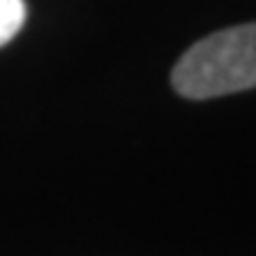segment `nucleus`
Returning <instances> with one entry per match:
<instances>
[{
	"instance_id": "f257e3e1",
	"label": "nucleus",
	"mask_w": 256,
	"mask_h": 256,
	"mask_svg": "<svg viewBox=\"0 0 256 256\" xmlns=\"http://www.w3.org/2000/svg\"><path fill=\"white\" fill-rule=\"evenodd\" d=\"M171 81L190 100L256 88V24L223 28L194 43L178 60Z\"/></svg>"
},
{
	"instance_id": "f03ea898",
	"label": "nucleus",
	"mask_w": 256,
	"mask_h": 256,
	"mask_svg": "<svg viewBox=\"0 0 256 256\" xmlns=\"http://www.w3.org/2000/svg\"><path fill=\"white\" fill-rule=\"evenodd\" d=\"M26 5L24 0H0V48L10 43L24 26Z\"/></svg>"
}]
</instances>
